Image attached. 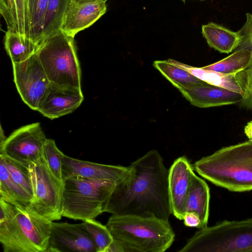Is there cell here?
I'll return each instance as SVG.
<instances>
[{
  "instance_id": "15",
  "label": "cell",
  "mask_w": 252,
  "mask_h": 252,
  "mask_svg": "<svg viewBox=\"0 0 252 252\" xmlns=\"http://www.w3.org/2000/svg\"><path fill=\"white\" fill-rule=\"evenodd\" d=\"M128 172V166L94 163L66 155L63 160V179L69 176H78L89 179L111 180L118 183L125 178Z\"/></svg>"
},
{
  "instance_id": "8",
  "label": "cell",
  "mask_w": 252,
  "mask_h": 252,
  "mask_svg": "<svg viewBox=\"0 0 252 252\" xmlns=\"http://www.w3.org/2000/svg\"><path fill=\"white\" fill-rule=\"evenodd\" d=\"M32 187V199L29 206L33 211L52 221L62 216L63 181L49 168L44 156L29 165Z\"/></svg>"
},
{
  "instance_id": "24",
  "label": "cell",
  "mask_w": 252,
  "mask_h": 252,
  "mask_svg": "<svg viewBox=\"0 0 252 252\" xmlns=\"http://www.w3.org/2000/svg\"><path fill=\"white\" fill-rule=\"evenodd\" d=\"M251 56L250 49L238 48L234 53L223 59L202 67L223 73L239 72L249 65Z\"/></svg>"
},
{
  "instance_id": "7",
  "label": "cell",
  "mask_w": 252,
  "mask_h": 252,
  "mask_svg": "<svg viewBox=\"0 0 252 252\" xmlns=\"http://www.w3.org/2000/svg\"><path fill=\"white\" fill-rule=\"evenodd\" d=\"M74 38L60 31L43 40L36 54L50 82L81 89Z\"/></svg>"
},
{
  "instance_id": "34",
  "label": "cell",
  "mask_w": 252,
  "mask_h": 252,
  "mask_svg": "<svg viewBox=\"0 0 252 252\" xmlns=\"http://www.w3.org/2000/svg\"><path fill=\"white\" fill-rule=\"evenodd\" d=\"M6 138L4 136V134L3 133V131L1 127V132H0V144H1L6 139Z\"/></svg>"
},
{
  "instance_id": "23",
  "label": "cell",
  "mask_w": 252,
  "mask_h": 252,
  "mask_svg": "<svg viewBox=\"0 0 252 252\" xmlns=\"http://www.w3.org/2000/svg\"><path fill=\"white\" fill-rule=\"evenodd\" d=\"M0 197L24 206H29L32 197L11 177L0 159Z\"/></svg>"
},
{
  "instance_id": "4",
  "label": "cell",
  "mask_w": 252,
  "mask_h": 252,
  "mask_svg": "<svg viewBox=\"0 0 252 252\" xmlns=\"http://www.w3.org/2000/svg\"><path fill=\"white\" fill-rule=\"evenodd\" d=\"M106 226L122 252H163L175 238L168 220L157 218L112 215Z\"/></svg>"
},
{
  "instance_id": "22",
  "label": "cell",
  "mask_w": 252,
  "mask_h": 252,
  "mask_svg": "<svg viewBox=\"0 0 252 252\" xmlns=\"http://www.w3.org/2000/svg\"><path fill=\"white\" fill-rule=\"evenodd\" d=\"M153 64L154 67L176 88L205 83L175 64L171 59L155 61Z\"/></svg>"
},
{
  "instance_id": "36",
  "label": "cell",
  "mask_w": 252,
  "mask_h": 252,
  "mask_svg": "<svg viewBox=\"0 0 252 252\" xmlns=\"http://www.w3.org/2000/svg\"><path fill=\"white\" fill-rule=\"evenodd\" d=\"M106 0V1H107V0Z\"/></svg>"
},
{
  "instance_id": "35",
  "label": "cell",
  "mask_w": 252,
  "mask_h": 252,
  "mask_svg": "<svg viewBox=\"0 0 252 252\" xmlns=\"http://www.w3.org/2000/svg\"><path fill=\"white\" fill-rule=\"evenodd\" d=\"M182 0L183 1H185L186 0Z\"/></svg>"
},
{
  "instance_id": "19",
  "label": "cell",
  "mask_w": 252,
  "mask_h": 252,
  "mask_svg": "<svg viewBox=\"0 0 252 252\" xmlns=\"http://www.w3.org/2000/svg\"><path fill=\"white\" fill-rule=\"evenodd\" d=\"M246 16V21L238 31L243 38L238 48L250 49L252 54L251 60L246 68L237 74L236 78L244 92L240 104L252 112V13H247Z\"/></svg>"
},
{
  "instance_id": "20",
  "label": "cell",
  "mask_w": 252,
  "mask_h": 252,
  "mask_svg": "<svg viewBox=\"0 0 252 252\" xmlns=\"http://www.w3.org/2000/svg\"><path fill=\"white\" fill-rule=\"evenodd\" d=\"M173 63L185 69L201 81L215 86L222 88L243 95L244 92L236 78L238 72L223 73L190 66L171 59Z\"/></svg>"
},
{
  "instance_id": "29",
  "label": "cell",
  "mask_w": 252,
  "mask_h": 252,
  "mask_svg": "<svg viewBox=\"0 0 252 252\" xmlns=\"http://www.w3.org/2000/svg\"><path fill=\"white\" fill-rule=\"evenodd\" d=\"M2 160L12 179L32 197V187L28 166L20 163L7 157L0 155Z\"/></svg>"
},
{
  "instance_id": "21",
  "label": "cell",
  "mask_w": 252,
  "mask_h": 252,
  "mask_svg": "<svg viewBox=\"0 0 252 252\" xmlns=\"http://www.w3.org/2000/svg\"><path fill=\"white\" fill-rule=\"evenodd\" d=\"M4 46L12 63L23 62L35 54L39 45L29 39L22 37L17 33L7 30Z\"/></svg>"
},
{
  "instance_id": "5",
  "label": "cell",
  "mask_w": 252,
  "mask_h": 252,
  "mask_svg": "<svg viewBox=\"0 0 252 252\" xmlns=\"http://www.w3.org/2000/svg\"><path fill=\"white\" fill-rule=\"evenodd\" d=\"M117 183L78 176L63 179L62 216L73 220L94 219L103 212L104 204Z\"/></svg>"
},
{
  "instance_id": "13",
  "label": "cell",
  "mask_w": 252,
  "mask_h": 252,
  "mask_svg": "<svg viewBox=\"0 0 252 252\" xmlns=\"http://www.w3.org/2000/svg\"><path fill=\"white\" fill-rule=\"evenodd\" d=\"M106 2L104 0H70L60 31L74 37L78 32L89 28L105 13Z\"/></svg>"
},
{
  "instance_id": "30",
  "label": "cell",
  "mask_w": 252,
  "mask_h": 252,
  "mask_svg": "<svg viewBox=\"0 0 252 252\" xmlns=\"http://www.w3.org/2000/svg\"><path fill=\"white\" fill-rule=\"evenodd\" d=\"M64 155L58 149L53 139H46L43 148L44 157L51 171L62 181V165Z\"/></svg>"
},
{
  "instance_id": "10",
  "label": "cell",
  "mask_w": 252,
  "mask_h": 252,
  "mask_svg": "<svg viewBox=\"0 0 252 252\" xmlns=\"http://www.w3.org/2000/svg\"><path fill=\"white\" fill-rule=\"evenodd\" d=\"M12 66L14 82L22 100L37 110L50 82L36 54Z\"/></svg>"
},
{
  "instance_id": "16",
  "label": "cell",
  "mask_w": 252,
  "mask_h": 252,
  "mask_svg": "<svg viewBox=\"0 0 252 252\" xmlns=\"http://www.w3.org/2000/svg\"><path fill=\"white\" fill-rule=\"evenodd\" d=\"M192 105L209 108L241 103L243 95L206 83L176 88Z\"/></svg>"
},
{
  "instance_id": "3",
  "label": "cell",
  "mask_w": 252,
  "mask_h": 252,
  "mask_svg": "<svg viewBox=\"0 0 252 252\" xmlns=\"http://www.w3.org/2000/svg\"><path fill=\"white\" fill-rule=\"evenodd\" d=\"M215 185L233 192L252 190V141L221 148L191 164Z\"/></svg>"
},
{
  "instance_id": "32",
  "label": "cell",
  "mask_w": 252,
  "mask_h": 252,
  "mask_svg": "<svg viewBox=\"0 0 252 252\" xmlns=\"http://www.w3.org/2000/svg\"><path fill=\"white\" fill-rule=\"evenodd\" d=\"M244 133L249 140L252 141V120L248 122L245 126Z\"/></svg>"
},
{
  "instance_id": "12",
  "label": "cell",
  "mask_w": 252,
  "mask_h": 252,
  "mask_svg": "<svg viewBox=\"0 0 252 252\" xmlns=\"http://www.w3.org/2000/svg\"><path fill=\"white\" fill-rule=\"evenodd\" d=\"M83 100L81 89L50 82L37 111L54 119L72 113Z\"/></svg>"
},
{
  "instance_id": "31",
  "label": "cell",
  "mask_w": 252,
  "mask_h": 252,
  "mask_svg": "<svg viewBox=\"0 0 252 252\" xmlns=\"http://www.w3.org/2000/svg\"><path fill=\"white\" fill-rule=\"evenodd\" d=\"M185 226L196 227L199 229L201 225V219L199 215L194 212H186L183 219Z\"/></svg>"
},
{
  "instance_id": "28",
  "label": "cell",
  "mask_w": 252,
  "mask_h": 252,
  "mask_svg": "<svg viewBox=\"0 0 252 252\" xmlns=\"http://www.w3.org/2000/svg\"><path fill=\"white\" fill-rule=\"evenodd\" d=\"M48 0H34L30 14V39L39 45L42 41L44 16Z\"/></svg>"
},
{
  "instance_id": "6",
  "label": "cell",
  "mask_w": 252,
  "mask_h": 252,
  "mask_svg": "<svg viewBox=\"0 0 252 252\" xmlns=\"http://www.w3.org/2000/svg\"><path fill=\"white\" fill-rule=\"evenodd\" d=\"M179 252H252V218L199 229Z\"/></svg>"
},
{
  "instance_id": "14",
  "label": "cell",
  "mask_w": 252,
  "mask_h": 252,
  "mask_svg": "<svg viewBox=\"0 0 252 252\" xmlns=\"http://www.w3.org/2000/svg\"><path fill=\"white\" fill-rule=\"evenodd\" d=\"M194 172L185 156L176 159L168 170V189L172 214L183 220L188 193Z\"/></svg>"
},
{
  "instance_id": "25",
  "label": "cell",
  "mask_w": 252,
  "mask_h": 252,
  "mask_svg": "<svg viewBox=\"0 0 252 252\" xmlns=\"http://www.w3.org/2000/svg\"><path fill=\"white\" fill-rule=\"evenodd\" d=\"M70 0H48L44 19L42 41L60 31Z\"/></svg>"
},
{
  "instance_id": "17",
  "label": "cell",
  "mask_w": 252,
  "mask_h": 252,
  "mask_svg": "<svg viewBox=\"0 0 252 252\" xmlns=\"http://www.w3.org/2000/svg\"><path fill=\"white\" fill-rule=\"evenodd\" d=\"M202 34L209 46L221 53L228 54L238 48L243 38L239 31H232L213 22L202 25Z\"/></svg>"
},
{
  "instance_id": "9",
  "label": "cell",
  "mask_w": 252,
  "mask_h": 252,
  "mask_svg": "<svg viewBox=\"0 0 252 252\" xmlns=\"http://www.w3.org/2000/svg\"><path fill=\"white\" fill-rule=\"evenodd\" d=\"M46 139L39 123L23 126L0 144V155L29 165L43 156Z\"/></svg>"
},
{
  "instance_id": "11",
  "label": "cell",
  "mask_w": 252,
  "mask_h": 252,
  "mask_svg": "<svg viewBox=\"0 0 252 252\" xmlns=\"http://www.w3.org/2000/svg\"><path fill=\"white\" fill-rule=\"evenodd\" d=\"M96 252L84 222L71 224L51 222L47 252Z\"/></svg>"
},
{
  "instance_id": "1",
  "label": "cell",
  "mask_w": 252,
  "mask_h": 252,
  "mask_svg": "<svg viewBox=\"0 0 252 252\" xmlns=\"http://www.w3.org/2000/svg\"><path fill=\"white\" fill-rule=\"evenodd\" d=\"M129 172L117 183L103 212L168 220L172 214L168 189V170L162 158L152 150L131 162Z\"/></svg>"
},
{
  "instance_id": "18",
  "label": "cell",
  "mask_w": 252,
  "mask_h": 252,
  "mask_svg": "<svg viewBox=\"0 0 252 252\" xmlns=\"http://www.w3.org/2000/svg\"><path fill=\"white\" fill-rule=\"evenodd\" d=\"M210 199L209 186L204 180L194 173L188 195L186 212H194L199 215L201 219L199 229L208 226Z\"/></svg>"
},
{
  "instance_id": "2",
  "label": "cell",
  "mask_w": 252,
  "mask_h": 252,
  "mask_svg": "<svg viewBox=\"0 0 252 252\" xmlns=\"http://www.w3.org/2000/svg\"><path fill=\"white\" fill-rule=\"evenodd\" d=\"M0 214L3 252H47L51 221L29 206L0 197Z\"/></svg>"
},
{
  "instance_id": "27",
  "label": "cell",
  "mask_w": 252,
  "mask_h": 252,
  "mask_svg": "<svg viewBox=\"0 0 252 252\" xmlns=\"http://www.w3.org/2000/svg\"><path fill=\"white\" fill-rule=\"evenodd\" d=\"M83 222L93 240L96 252H107L113 239L106 225H103L94 219H87Z\"/></svg>"
},
{
  "instance_id": "26",
  "label": "cell",
  "mask_w": 252,
  "mask_h": 252,
  "mask_svg": "<svg viewBox=\"0 0 252 252\" xmlns=\"http://www.w3.org/2000/svg\"><path fill=\"white\" fill-rule=\"evenodd\" d=\"M6 24L7 30L30 39V26L27 17L25 0H10V14Z\"/></svg>"
},
{
  "instance_id": "33",
  "label": "cell",
  "mask_w": 252,
  "mask_h": 252,
  "mask_svg": "<svg viewBox=\"0 0 252 252\" xmlns=\"http://www.w3.org/2000/svg\"><path fill=\"white\" fill-rule=\"evenodd\" d=\"M34 0H25L27 17L30 26V14Z\"/></svg>"
}]
</instances>
